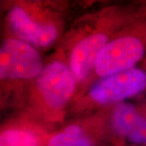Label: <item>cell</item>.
<instances>
[{
	"label": "cell",
	"mask_w": 146,
	"mask_h": 146,
	"mask_svg": "<svg viewBox=\"0 0 146 146\" xmlns=\"http://www.w3.org/2000/svg\"><path fill=\"white\" fill-rule=\"evenodd\" d=\"M42 58L35 49L26 42L9 39L0 50L1 79H29L42 71Z\"/></svg>",
	"instance_id": "6da1fadb"
},
{
	"label": "cell",
	"mask_w": 146,
	"mask_h": 146,
	"mask_svg": "<svg viewBox=\"0 0 146 146\" xmlns=\"http://www.w3.org/2000/svg\"><path fill=\"white\" fill-rule=\"evenodd\" d=\"M144 54V46L140 40L125 36L106 44L100 51L95 63L97 73L109 76L131 69Z\"/></svg>",
	"instance_id": "7a4b0ae2"
},
{
	"label": "cell",
	"mask_w": 146,
	"mask_h": 146,
	"mask_svg": "<svg viewBox=\"0 0 146 146\" xmlns=\"http://www.w3.org/2000/svg\"><path fill=\"white\" fill-rule=\"evenodd\" d=\"M146 74L131 68L102 79L93 86L90 94L99 103H109L135 95L145 88Z\"/></svg>",
	"instance_id": "3957f363"
},
{
	"label": "cell",
	"mask_w": 146,
	"mask_h": 146,
	"mask_svg": "<svg viewBox=\"0 0 146 146\" xmlns=\"http://www.w3.org/2000/svg\"><path fill=\"white\" fill-rule=\"evenodd\" d=\"M75 74L65 64L54 62L42 70L38 86L46 103L59 108L68 102L76 86Z\"/></svg>",
	"instance_id": "277c9868"
},
{
	"label": "cell",
	"mask_w": 146,
	"mask_h": 146,
	"mask_svg": "<svg viewBox=\"0 0 146 146\" xmlns=\"http://www.w3.org/2000/svg\"><path fill=\"white\" fill-rule=\"evenodd\" d=\"M11 29L21 39L38 46H47L55 39V27L33 22L26 12L20 7H14L9 13Z\"/></svg>",
	"instance_id": "5b68a950"
},
{
	"label": "cell",
	"mask_w": 146,
	"mask_h": 146,
	"mask_svg": "<svg viewBox=\"0 0 146 146\" xmlns=\"http://www.w3.org/2000/svg\"><path fill=\"white\" fill-rule=\"evenodd\" d=\"M107 37L98 33L84 38L73 49L71 55V67L75 76L82 80L96 63L100 51L106 45Z\"/></svg>",
	"instance_id": "8992f818"
},
{
	"label": "cell",
	"mask_w": 146,
	"mask_h": 146,
	"mask_svg": "<svg viewBox=\"0 0 146 146\" xmlns=\"http://www.w3.org/2000/svg\"><path fill=\"white\" fill-rule=\"evenodd\" d=\"M139 118L140 116L132 105L120 104L115 109L113 117L115 131L121 136H127Z\"/></svg>",
	"instance_id": "52a82bcc"
},
{
	"label": "cell",
	"mask_w": 146,
	"mask_h": 146,
	"mask_svg": "<svg viewBox=\"0 0 146 146\" xmlns=\"http://www.w3.org/2000/svg\"><path fill=\"white\" fill-rule=\"evenodd\" d=\"M48 146H91L83 131L77 126H70L50 140Z\"/></svg>",
	"instance_id": "ba28073f"
},
{
	"label": "cell",
	"mask_w": 146,
	"mask_h": 146,
	"mask_svg": "<svg viewBox=\"0 0 146 146\" xmlns=\"http://www.w3.org/2000/svg\"><path fill=\"white\" fill-rule=\"evenodd\" d=\"M1 146H36V141L28 132L8 131L1 136Z\"/></svg>",
	"instance_id": "9c48e42d"
},
{
	"label": "cell",
	"mask_w": 146,
	"mask_h": 146,
	"mask_svg": "<svg viewBox=\"0 0 146 146\" xmlns=\"http://www.w3.org/2000/svg\"><path fill=\"white\" fill-rule=\"evenodd\" d=\"M135 144H146V119L140 118L127 136Z\"/></svg>",
	"instance_id": "30bf717a"
}]
</instances>
